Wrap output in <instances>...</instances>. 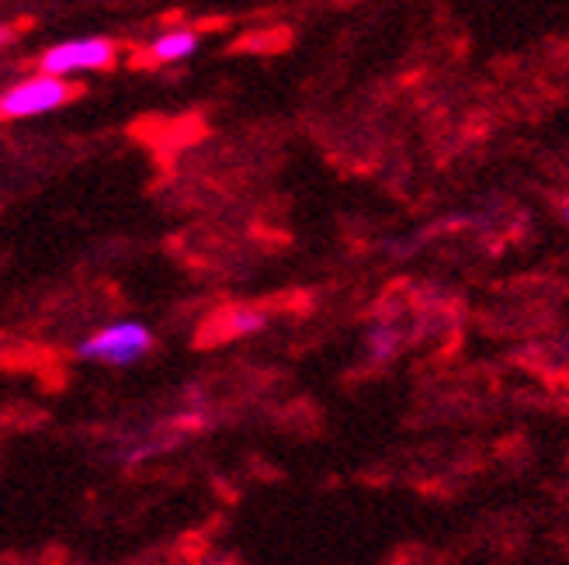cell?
I'll return each mask as SVG.
<instances>
[{"instance_id": "obj_1", "label": "cell", "mask_w": 569, "mask_h": 565, "mask_svg": "<svg viewBox=\"0 0 569 565\" xmlns=\"http://www.w3.org/2000/svg\"><path fill=\"white\" fill-rule=\"evenodd\" d=\"M153 351V330L139 320H119L94 330L88 341H80L77 354L98 361V364H116V369H129L139 357Z\"/></svg>"}, {"instance_id": "obj_2", "label": "cell", "mask_w": 569, "mask_h": 565, "mask_svg": "<svg viewBox=\"0 0 569 565\" xmlns=\"http://www.w3.org/2000/svg\"><path fill=\"white\" fill-rule=\"evenodd\" d=\"M73 98V83L67 77H52V73H36L18 80L14 88L0 94V119H36L46 111L63 108Z\"/></svg>"}, {"instance_id": "obj_3", "label": "cell", "mask_w": 569, "mask_h": 565, "mask_svg": "<svg viewBox=\"0 0 569 565\" xmlns=\"http://www.w3.org/2000/svg\"><path fill=\"white\" fill-rule=\"evenodd\" d=\"M111 63H116V46L108 39L88 36V39H67V42L49 46L39 60V70L52 77H73V73L104 70Z\"/></svg>"}, {"instance_id": "obj_4", "label": "cell", "mask_w": 569, "mask_h": 565, "mask_svg": "<svg viewBox=\"0 0 569 565\" xmlns=\"http://www.w3.org/2000/svg\"><path fill=\"white\" fill-rule=\"evenodd\" d=\"M194 49H198V36L188 32V28H170V32H163L150 42V56L157 63H181Z\"/></svg>"}, {"instance_id": "obj_5", "label": "cell", "mask_w": 569, "mask_h": 565, "mask_svg": "<svg viewBox=\"0 0 569 565\" xmlns=\"http://www.w3.org/2000/svg\"><path fill=\"white\" fill-rule=\"evenodd\" d=\"M264 323H268V316L261 313V309L240 305V309H233V313L222 320V330H226V336H250V333L264 330Z\"/></svg>"}, {"instance_id": "obj_6", "label": "cell", "mask_w": 569, "mask_h": 565, "mask_svg": "<svg viewBox=\"0 0 569 565\" xmlns=\"http://www.w3.org/2000/svg\"><path fill=\"white\" fill-rule=\"evenodd\" d=\"M368 351H372L376 361L392 357L396 351H400V330H396V326H376L372 333H368Z\"/></svg>"}, {"instance_id": "obj_7", "label": "cell", "mask_w": 569, "mask_h": 565, "mask_svg": "<svg viewBox=\"0 0 569 565\" xmlns=\"http://www.w3.org/2000/svg\"><path fill=\"white\" fill-rule=\"evenodd\" d=\"M566 222H569V202H566Z\"/></svg>"}]
</instances>
